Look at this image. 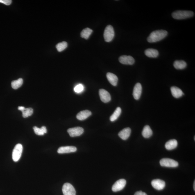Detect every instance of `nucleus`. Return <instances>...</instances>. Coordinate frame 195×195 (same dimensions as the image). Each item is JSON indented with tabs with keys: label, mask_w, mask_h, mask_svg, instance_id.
Returning <instances> with one entry per match:
<instances>
[{
	"label": "nucleus",
	"mask_w": 195,
	"mask_h": 195,
	"mask_svg": "<svg viewBox=\"0 0 195 195\" xmlns=\"http://www.w3.org/2000/svg\"><path fill=\"white\" fill-rule=\"evenodd\" d=\"M167 35L168 32L165 30H155L150 33L148 38L147 41L150 43L157 42L165 38Z\"/></svg>",
	"instance_id": "obj_1"
},
{
	"label": "nucleus",
	"mask_w": 195,
	"mask_h": 195,
	"mask_svg": "<svg viewBox=\"0 0 195 195\" xmlns=\"http://www.w3.org/2000/svg\"><path fill=\"white\" fill-rule=\"evenodd\" d=\"M194 12L189 11H176L172 14L173 18L177 20L185 19L193 17Z\"/></svg>",
	"instance_id": "obj_2"
},
{
	"label": "nucleus",
	"mask_w": 195,
	"mask_h": 195,
	"mask_svg": "<svg viewBox=\"0 0 195 195\" xmlns=\"http://www.w3.org/2000/svg\"><path fill=\"white\" fill-rule=\"evenodd\" d=\"M114 36V32L113 27L111 25H108L105 28L104 37L105 42H110L113 39Z\"/></svg>",
	"instance_id": "obj_3"
},
{
	"label": "nucleus",
	"mask_w": 195,
	"mask_h": 195,
	"mask_svg": "<svg viewBox=\"0 0 195 195\" xmlns=\"http://www.w3.org/2000/svg\"><path fill=\"white\" fill-rule=\"evenodd\" d=\"M22 145L18 144L16 145L12 152V160L14 162H17L20 159L23 152Z\"/></svg>",
	"instance_id": "obj_4"
},
{
	"label": "nucleus",
	"mask_w": 195,
	"mask_h": 195,
	"mask_svg": "<svg viewBox=\"0 0 195 195\" xmlns=\"http://www.w3.org/2000/svg\"><path fill=\"white\" fill-rule=\"evenodd\" d=\"M160 164L162 167L170 168L176 167L178 166V162L169 158L162 159L160 160Z\"/></svg>",
	"instance_id": "obj_5"
},
{
	"label": "nucleus",
	"mask_w": 195,
	"mask_h": 195,
	"mask_svg": "<svg viewBox=\"0 0 195 195\" xmlns=\"http://www.w3.org/2000/svg\"><path fill=\"white\" fill-rule=\"evenodd\" d=\"M64 195H76V191L74 187L71 184L66 183L62 187Z\"/></svg>",
	"instance_id": "obj_6"
},
{
	"label": "nucleus",
	"mask_w": 195,
	"mask_h": 195,
	"mask_svg": "<svg viewBox=\"0 0 195 195\" xmlns=\"http://www.w3.org/2000/svg\"><path fill=\"white\" fill-rule=\"evenodd\" d=\"M126 184V181L124 179H121L117 181L112 186V189L114 192H117L124 189Z\"/></svg>",
	"instance_id": "obj_7"
},
{
	"label": "nucleus",
	"mask_w": 195,
	"mask_h": 195,
	"mask_svg": "<svg viewBox=\"0 0 195 195\" xmlns=\"http://www.w3.org/2000/svg\"><path fill=\"white\" fill-rule=\"evenodd\" d=\"M67 132L71 137H75L79 136L82 135L84 133V130L81 127H76L69 129L67 130Z\"/></svg>",
	"instance_id": "obj_8"
},
{
	"label": "nucleus",
	"mask_w": 195,
	"mask_h": 195,
	"mask_svg": "<svg viewBox=\"0 0 195 195\" xmlns=\"http://www.w3.org/2000/svg\"><path fill=\"white\" fill-rule=\"evenodd\" d=\"M151 184L154 188L158 190H162L166 185L165 182L164 181L159 179L153 180Z\"/></svg>",
	"instance_id": "obj_9"
},
{
	"label": "nucleus",
	"mask_w": 195,
	"mask_h": 195,
	"mask_svg": "<svg viewBox=\"0 0 195 195\" xmlns=\"http://www.w3.org/2000/svg\"><path fill=\"white\" fill-rule=\"evenodd\" d=\"M99 95L101 101L104 103L108 102L111 101V96L110 93L105 89H100Z\"/></svg>",
	"instance_id": "obj_10"
},
{
	"label": "nucleus",
	"mask_w": 195,
	"mask_h": 195,
	"mask_svg": "<svg viewBox=\"0 0 195 195\" xmlns=\"http://www.w3.org/2000/svg\"><path fill=\"white\" fill-rule=\"evenodd\" d=\"M119 61L121 63L126 65H133L135 62L133 57L126 55H123L120 57Z\"/></svg>",
	"instance_id": "obj_11"
},
{
	"label": "nucleus",
	"mask_w": 195,
	"mask_h": 195,
	"mask_svg": "<svg viewBox=\"0 0 195 195\" xmlns=\"http://www.w3.org/2000/svg\"><path fill=\"white\" fill-rule=\"evenodd\" d=\"M142 92V85L140 83H137L134 87L133 95L136 100H139L140 98Z\"/></svg>",
	"instance_id": "obj_12"
},
{
	"label": "nucleus",
	"mask_w": 195,
	"mask_h": 195,
	"mask_svg": "<svg viewBox=\"0 0 195 195\" xmlns=\"http://www.w3.org/2000/svg\"><path fill=\"white\" fill-rule=\"evenodd\" d=\"M77 151L76 147L73 146H62L59 148L58 153L59 154H65L73 153Z\"/></svg>",
	"instance_id": "obj_13"
},
{
	"label": "nucleus",
	"mask_w": 195,
	"mask_h": 195,
	"mask_svg": "<svg viewBox=\"0 0 195 195\" xmlns=\"http://www.w3.org/2000/svg\"><path fill=\"white\" fill-rule=\"evenodd\" d=\"M92 113L90 111L86 110L81 111L77 114V119L80 120H84L91 115Z\"/></svg>",
	"instance_id": "obj_14"
},
{
	"label": "nucleus",
	"mask_w": 195,
	"mask_h": 195,
	"mask_svg": "<svg viewBox=\"0 0 195 195\" xmlns=\"http://www.w3.org/2000/svg\"><path fill=\"white\" fill-rule=\"evenodd\" d=\"M131 132V130L130 128H126L120 132L118 135L123 140H126L129 137Z\"/></svg>",
	"instance_id": "obj_15"
},
{
	"label": "nucleus",
	"mask_w": 195,
	"mask_h": 195,
	"mask_svg": "<svg viewBox=\"0 0 195 195\" xmlns=\"http://www.w3.org/2000/svg\"><path fill=\"white\" fill-rule=\"evenodd\" d=\"M107 78L110 83L114 86H116L117 85V84L118 78L116 75L111 73H107Z\"/></svg>",
	"instance_id": "obj_16"
},
{
	"label": "nucleus",
	"mask_w": 195,
	"mask_h": 195,
	"mask_svg": "<svg viewBox=\"0 0 195 195\" xmlns=\"http://www.w3.org/2000/svg\"><path fill=\"white\" fill-rule=\"evenodd\" d=\"M171 93L173 97L176 98H179L184 94L181 89L176 87H171Z\"/></svg>",
	"instance_id": "obj_17"
},
{
	"label": "nucleus",
	"mask_w": 195,
	"mask_h": 195,
	"mask_svg": "<svg viewBox=\"0 0 195 195\" xmlns=\"http://www.w3.org/2000/svg\"><path fill=\"white\" fill-rule=\"evenodd\" d=\"M145 54L149 58H155L158 57L159 52L157 50L153 49H148L145 52Z\"/></svg>",
	"instance_id": "obj_18"
},
{
	"label": "nucleus",
	"mask_w": 195,
	"mask_h": 195,
	"mask_svg": "<svg viewBox=\"0 0 195 195\" xmlns=\"http://www.w3.org/2000/svg\"><path fill=\"white\" fill-rule=\"evenodd\" d=\"M178 141L176 139H171L166 143L165 148L168 150H172L176 148L178 146Z\"/></svg>",
	"instance_id": "obj_19"
},
{
	"label": "nucleus",
	"mask_w": 195,
	"mask_h": 195,
	"mask_svg": "<svg viewBox=\"0 0 195 195\" xmlns=\"http://www.w3.org/2000/svg\"><path fill=\"white\" fill-rule=\"evenodd\" d=\"M142 135L145 138H149L153 135V131L149 126H144L142 131Z\"/></svg>",
	"instance_id": "obj_20"
},
{
	"label": "nucleus",
	"mask_w": 195,
	"mask_h": 195,
	"mask_svg": "<svg viewBox=\"0 0 195 195\" xmlns=\"http://www.w3.org/2000/svg\"><path fill=\"white\" fill-rule=\"evenodd\" d=\"M174 67L177 69H183L187 67V64L183 60H176L173 63Z\"/></svg>",
	"instance_id": "obj_21"
},
{
	"label": "nucleus",
	"mask_w": 195,
	"mask_h": 195,
	"mask_svg": "<svg viewBox=\"0 0 195 195\" xmlns=\"http://www.w3.org/2000/svg\"><path fill=\"white\" fill-rule=\"evenodd\" d=\"M33 129L35 133L37 135H44L47 132V129L45 126H42L40 128H38L37 126H34Z\"/></svg>",
	"instance_id": "obj_22"
},
{
	"label": "nucleus",
	"mask_w": 195,
	"mask_h": 195,
	"mask_svg": "<svg viewBox=\"0 0 195 195\" xmlns=\"http://www.w3.org/2000/svg\"><path fill=\"white\" fill-rule=\"evenodd\" d=\"M121 113V109L120 107H118L114 111V113L110 116V120L111 121H114L117 120L120 116Z\"/></svg>",
	"instance_id": "obj_23"
},
{
	"label": "nucleus",
	"mask_w": 195,
	"mask_h": 195,
	"mask_svg": "<svg viewBox=\"0 0 195 195\" xmlns=\"http://www.w3.org/2000/svg\"><path fill=\"white\" fill-rule=\"evenodd\" d=\"M93 30L87 28L82 30L81 33V36L85 39H88L89 36L92 33Z\"/></svg>",
	"instance_id": "obj_24"
},
{
	"label": "nucleus",
	"mask_w": 195,
	"mask_h": 195,
	"mask_svg": "<svg viewBox=\"0 0 195 195\" xmlns=\"http://www.w3.org/2000/svg\"><path fill=\"white\" fill-rule=\"evenodd\" d=\"M23 84L22 78H20L19 79L14 80L12 82L11 86L12 88L14 89H17L20 87Z\"/></svg>",
	"instance_id": "obj_25"
},
{
	"label": "nucleus",
	"mask_w": 195,
	"mask_h": 195,
	"mask_svg": "<svg viewBox=\"0 0 195 195\" xmlns=\"http://www.w3.org/2000/svg\"><path fill=\"white\" fill-rule=\"evenodd\" d=\"M68 46L67 42H62L59 43L56 46L57 50L59 52H62L65 50Z\"/></svg>",
	"instance_id": "obj_26"
},
{
	"label": "nucleus",
	"mask_w": 195,
	"mask_h": 195,
	"mask_svg": "<svg viewBox=\"0 0 195 195\" xmlns=\"http://www.w3.org/2000/svg\"><path fill=\"white\" fill-rule=\"evenodd\" d=\"M22 112L23 117L26 118L32 115L33 114V110L31 108H25Z\"/></svg>",
	"instance_id": "obj_27"
},
{
	"label": "nucleus",
	"mask_w": 195,
	"mask_h": 195,
	"mask_svg": "<svg viewBox=\"0 0 195 195\" xmlns=\"http://www.w3.org/2000/svg\"><path fill=\"white\" fill-rule=\"evenodd\" d=\"M74 90L75 92L77 93H81L84 90V86L81 84H79L75 87Z\"/></svg>",
	"instance_id": "obj_28"
},
{
	"label": "nucleus",
	"mask_w": 195,
	"mask_h": 195,
	"mask_svg": "<svg viewBox=\"0 0 195 195\" xmlns=\"http://www.w3.org/2000/svg\"><path fill=\"white\" fill-rule=\"evenodd\" d=\"M12 1L11 0H0V3H3L7 6H9L11 4Z\"/></svg>",
	"instance_id": "obj_29"
},
{
	"label": "nucleus",
	"mask_w": 195,
	"mask_h": 195,
	"mask_svg": "<svg viewBox=\"0 0 195 195\" xmlns=\"http://www.w3.org/2000/svg\"><path fill=\"white\" fill-rule=\"evenodd\" d=\"M134 195H147L145 193L143 192L142 191H137Z\"/></svg>",
	"instance_id": "obj_30"
},
{
	"label": "nucleus",
	"mask_w": 195,
	"mask_h": 195,
	"mask_svg": "<svg viewBox=\"0 0 195 195\" xmlns=\"http://www.w3.org/2000/svg\"><path fill=\"white\" fill-rule=\"evenodd\" d=\"M18 110H20L21 111H22L23 110H24L25 109V107H23V106H19L18 107Z\"/></svg>",
	"instance_id": "obj_31"
},
{
	"label": "nucleus",
	"mask_w": 195,
	"mask_h": 195,
	"mask_svg": "<svg viewBox=\"0 0 195 195\" xmlns=\"http://www.w3.org/2000/svg\"><path fill=\"white\" fill-rule=\"evenodd\" d=\"M193 188H194V191L195 190V181H194V185H193Z\"/></svg>",
	"instance_id": "obj_32"
}]
</instances>
